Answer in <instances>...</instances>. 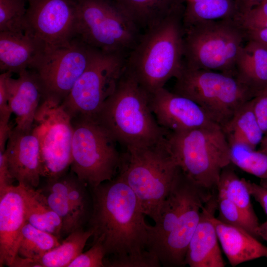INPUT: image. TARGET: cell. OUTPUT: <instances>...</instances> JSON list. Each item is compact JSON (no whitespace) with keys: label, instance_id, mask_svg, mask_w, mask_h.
<instances>
[{"label":"cell","instance_id":"cell-1","mask_svg":"<svg viewBox=\"0 0 267 267\" xmlns=\"http://www.w3.org/2000/svg\"><path fill=\"white\" fill-rule=\"evenodd\" d=\"M91 210L88 221L92 244L105 252V267H158L150 252L148 226L139 201L117 175L110 180L89 187Z\"/></svg>","mask_w":267,"mask_h":267},{"label":"cell","instance_id":"cell-2","mask_svg":"<svg viewBox=\"0 0 267 267\" xmlns=\"http://www.w3.org/2000/svg\"><path fill=\"white\" fill-rule=\"evenodd\" d=\"M185 8L178 10L141 34L129 52L126 69L149 94L164 87L181 71L184 57Z\"/></svg>","mask_w":267,"mask_h":267},{"label":"cell","instance_id":"cell-3","mask_svg":"<svg viewBox=\"0 0 267 267\" xmlns=\"http://www.w3.org/2000/svg\"><path fill=\"white\" fill-rule=\"evenodd\" d=\"M95 119L126 148L154 144L170 132L158 124L150 107L149 94L126 67Z\"/></svg>","mask_w":267,"mask_h":267},{"label":"cell","instance_id":"cell-4","mask_svg":"<svg viewBox=\"0 0 267 267\" xmlns=\"http://www.w3.org/2000/svg\"><path fill=\"white\" fill-rule=\"evenodd\" d=\"M179 171L166 136L151 145L127 147L118 175L134 192L145 215L155 222Z\"/></svg>","mask_w":267,"mask_h":267},{"label":"cell","instance_id":"cell-5","mask_svg":"<svg viewBox=\"0 0 267 267\" xmlns=\"http://www.w3.org/2000/svg\"><path fill=\"white\" fill-rule=\"evenodd\" d=\"M166 142L188 178L211 194L217 192L221 173L231 163L229 143L220 126L169 132Z\"/></svg>","mask_w":267,"mask_h":267},{"label":"cell","instance_id":"cell-6","mask_svg":"<svg viewBox=\"0 0 267 267\" xmlns=\"http://www.w3.org/2000/svg\"><path fill=\"white\" fill-rule=\"evenodd\" d=\"M184 32L185 65L234 75L246 36L235 19L200 22L184 27Z\"/></svg>","mask_w":267,"mask_h":267},{"label":"cell","instance_id":"cell-7","mask_svg":"<svg viewBox=\"0 0 267 267\" xmlns=\"http://www.w3.org/2000/svg\"><path fill=\"white\" fill-rule=\"evenodd\" d=\"M174 92L193 100L221 128L243 104L254 98L233 75L184 65L176 78Z\"/></svg>","mask_w":267,"mask_h":267},{"label":"cell","instance_id":"cell-8","mask_svg":"<svg viewBox=\"0 0 267 267\" xmlns=\"http://www.w3.org/2000/svg\"><path fill=\"white\" fill-rule=\"evenodd\" d=\"M71 170L89 187L110 180L118 174L122 162L118 142L95 119H72Z\"/></svg>","mask_w":267,"mask_h":267},{"label":"cell","instance_id":"cell-9","mask_svg":"<svg viewBox=\"0 0 267 267\" xmlns=\"http://www.w3.org/2000/svg\"><path fill=\"white\" fill-rule=\"evenodd\" d=\"M74 0L76 38L102 51L129 53L141 33L113 0Z\"/></svg>","mask_w":267,"mask_h":267},{"label":"cell","instance_id":"cell-10","mask_svg":"<svg viewBox=\"0 0 267 267\" xmlns=\"http://www.w3.org/2000/svg\"><path fill=\"white\" fill-rule=\"evenodd\" d=\"M128 53L97 50L62 104L72 117L95 119L114 91L126 67Z\"/></svg>","mask_w":267,"mask_h":267},{"label":"cell","instance_id":"cell-11","mask_svg":"<svg viewBox=\"0 0 267 267\" xmlns=\"http://www.w3.org/2000/svg\"><path fill=\"white\" fill-rule=\"evenodd\" d=\"M33 131L39 143L41 177L52 179L65 174L71 163L73 128L72 118L60 100L44 96Z\"/></svg>","mask_w":267,"mask_h":267},{"label":"cell","instance_id":"cell-12","mask_svg":"<svg viewBox=\"0 0 267 267\" xmlns=\"http://www.w3.org/2000/svg\"><path fill=\"white\" fill-rule=\"evenodd\" d=\"M97 50L76 38L63 45L46 47L31 69L39 77L44 95L62 102Z\"/></svg>","mask_w":267,"mask_h":267},{"label":"cell","instance_id":"cell-13","mask_svg":"<svg viewBox=\"0 0 267 267\" xmlns=\"http://www.w3.org/2000/svg\"><path fill=\"white\" fill-rule=\"evenodd\" d=\"M77 10L74 0H27V33L53 47L76 37Z\"/></svg>","mask_w":267,"mask_h":267},{"label":"cell","instance_id":"cell-14","mask_svg":"<svg viewBox=\"0 0 267 267\" xmlns=\"http://www.w3.org/2000/svg\"><path fill=\"white\" fill-rule=\"evenodd\" d=\"M149 104L158 124L170 132L219 125L193 100L164 87L149 94Z\"/></svg>","mask_w":267,"mask_h":267},{"label":"cell","instance_id":"cell-15","mask_svg":"<svg viewBox=\"0 0 267 267\" xmlns=\"http://www.w3.org/2000/svg\"><path fill=\"white\" fill-rule=\"evenodd\" d=\"M214 194L205 191L196 184L194 185L177 225L155 253L161 266H185L188 244L199 222L203 207Z\"/></svg>","mask_w":267,"mask_h":267},{"label":"cell","instance_id":"cell-16","mask_svg":"<svg viewBox=\"0 0 267 267\" xmlns=\"http://www.w3.org/2000/svg\"><path fill=\"white\" fill-rule=\"evenodd\" d=\"M27 222L23 187L12 185L0 191V267L12 266Z\"/></svg>","mask_w":267,"mask_h":267},{"label":"cell","instance_id":"cell-17","mask_svg":"<svg viewBox=\"0 0 267 267\" xmlns=\"http://www.w3.org/2000/svg\"><path fill=\"white\" fill-rule=\"evenodd\" d=\"M5 153L10 172L18 184L36 189L41 177L40 147L33 129L11 130Z\"/></svg>","mask_w":267,"mask_h":267},{"label":"cell","instance_id":"cell-18","mask_svg":"<svg viewBox=\"0 0 267 267\" xmlns=\"http://www.w3.org/2000/svg\"><path fill=\"white\" fill-rule=\"evenodd\" d=\"M217 192L205 203L200 219L187 248L185 265L190 267H223L213 218L217 210Z\"/></svg>","mask_w":267,"mask_h":267},{"label":"cell","instance_id":"cell-19","mask_svg":"<svg viewBox=\"0 0 267 267\" xmlns=\"http://www.w3.org/2000/svg\"><path fill=\"white\" fill-rule=\"evenodd\" d=\"M44 91L37 73L27 69L12 76L8 81V105L16 116L15 129L30 131L33 129L34 118Z\"/></svg>","mask_w":267,"mask_h":267},{"label":"cell","instance_id":"cell-20","mask_svg":"<svg viewBox=\"0 0 267 267\" xmlns=\"http://www.w3.org/2000/svg\"><path fill=\"white\" fill-rule=\"evenodd\" d=\"M45 45L31 34L0 32V70L18 75L31 69Z\"/></svg>","mask_w":267,"mask_h":267},{"label":"cell","instance_id":"cell-21","mask_svg":"<svg viewBox=\"0 0 267 267\" xmlns=\"http://www.w3.org/2000/svg\"><path fill=\"white\" fill-rule=\"evenodd\" d=\"M212 220L222 250L232 267L260 258L267 259V246L257 238L241 228L222 222L215 216Z\"/></svg>","mask_w":267,"mask_h":267},{"label":"cell","instance_id":"cell-22","mask_svg":"<svg viewBox=\"0 0 267 267\" xmlns=\"http://www.w3.org/2000/svg\"><path fill=\"white\" fill-rule=\"evenodd\" d=\"M235 76L254 97L267 87V49L249 40L243 46L235 66Z\"/></svg>","mask_w":267,"mask_h":267},{"label":"cell","instance_id":"cell-23","mask_svg":"<svg viewBox=\"0 0 267 267\" xmlns=\"http://www.w3.org/2000/svg\"><path fill=\"white\" fill-rule=\"evenodd\" d=\"M140 31H145L171 13L185 7L186 0H113Z\"/></svg>","mask_w":267,"mask_h":267},{"label":"cell","instance_id":"cell-24","mask_svg":"<svg viewBox=\"0 0 267 267\" xmlns=\"http://www.w3.org/2000/svg\"><path fill=\"white\" fill-rule=\"evenodd\" d=\"M89 229H77L68 235L60 244L41 257L31 259L17 255L12 267H68L83 250L89 238L92 236Z\"/></svg>","mask_w":267,"mask_h":267},{"label":"cell","instance_id":"cell-25","mask_svg":"<svg viewBox=\"0 0 267 267\" xmlns=\"http://www.w3.org/2000/svg\"><path fill=\"white\" fill-rule=\"evenodd\" d=\"M222 129L228 142H242L255 149L264 136L253 111L252 99L238 108Z\"/></svg>","mask_w":267,"mask_h":267},{"label":"cell","instance_id":"cell-26","mask_svg":"<svg viewBox=\"0 0 267 267\" xmlns=\"http://www.w3.org/2000/svg\"><path fill=\"white\" fill-rule=\"evenodd\" d=\"M23 187L27 222L59 238L62 235L63 226L60 218L48 205L39 189Z\"/></svg>","mask_w":267,"mask_h":267},{"label":"cell","instance_id":"cell-27","mask_svg":"<svg viewBox=\"0 0 267 267\" xmlns=\"http://www.w3.org/2000/svg\"><path fill=\"white\" fill-rule=\"evenodd\" d=\"M184 27L200 22L236 19L239 14L234 0H187Z\"/></svg>","mask_w":267,"mask_h":267},{"label":"cell","instance_id":"cell-28","mask_svg":"<svg viewBox=\"0 0 267 267\" xmlns=\"http://www.w3.org/2000/svg\"><path fill=\"white\" fill-rule=\"evenodd\" d=\"M217 191L225 195L238 208L259 233L260 224L251 203L246 180L240 178L228 166L221 173Z\"/></svg>","mask_w":267,"mask_h":267},{"label":"cell","instance_id":"cell-29","mask_svg":"<svg viewBox=\"0 0 267 267\" xmlns=\"http://www.w3.org/2000/svg\"><path fill=\"white\" fill-rule=\"evenodd\" d=\"M71 172L72 174H65L58 178L47 179L44 187L65 197L89 219L91 210V198L89 197L86 188L88 185Z\"/></svg>","mask_w":267,"mask_h":267},{"label":"cell","instance_id":"cell-30","mask_svg":"<svg viewBox=\"0 0 267 267\" xmlns=\"http://www.w3.org/2000/svg\"><path fill=\"white\" fill-rule=\"evenodd\" d=\"M59 239L27 222L22 230L17 255L31 259L39 258L58 246L61 243Z\"/></svg>","mask_w":267,"mask_h":267},{"label":"cell","instance_id":"cell-31","mask_svg":"<svg viewBox=\"0 0 267 267\" xmlns=\"http://www.w3.org/2000/svg\"><path fill=\"white\" fill-rule=\"evenodd\" d=\"M228 143L231 163L261 179L267 178V151L242 142Z\"/></svg>","mask_w":267,"mask_h":267},{"label":"cell","instance_id":"cell-32","mask_svg":"<svg viewBox=\"0 0 267 267\" xmlns=\"http://www.w3.org/2000/svg\"><path fill=\"white\" fill-rule=\"evenodd\" d=\"M39 190L50 208L59 216L62 222V234L68 235L82 228L89 218L81 213L64 196L43 187Z\"/></svg>","mask_w":267,"mask_h":267},{"label":"cell","instance_id":"cell-33","mask_svg":"<svg viewBox=\"0 0 267 267\" xmlns=\"http://www.w3.org/2000/svg\"><path fill=\"white\" fill-rule=\"evenodd\" d=\"M27 0H0V32L25 33Z\"/></svg>","mask_w":267,"mask_h":267},{"label":"cell","instance_id":"cell-34","mask_svg":"<svg viewBox=\"0 0 267 267\" xmlns=\"http://www.w3.org/2000/svg\"><path fill=\"white\" fill-rule=\"evenodd\" d=\"M217 218L223 222L241 228L258 239L259 231L251 223L238 208L223 193L217 191Z\"/></svg>","mask_w":267,"mask_h":267},{"label":"cell","instance_id":"cell-35","mask_svg":"<svg viewBox=\"0 0 267 267\" xmlns=\"http://www.w3.org/2000/svg\"><path fill=\"white\" fill-rule=\"evenodd\" d=\"M236 20L245 31L267 28V0L239 15Z\"/></svg>","mask_w":267,"mask_h":267},{"label":"cell","instance_id":"cell-36","mask_svg":"<svg viewBox=\"0 0 267 267\" xmlns=\"http://www.w3.org/2000/svg\"><path fill=\"white\" fill-rule=\"evenodd\" d=\"M105 252L102 246L95 243L86 252L81 253L68 267H103Z\"/></svg>","mask_w":267,"mask_h":267},{"label":"cell","instance_id":"cell-37","mask_svg":"<svg viewBox=\"0 0 267 267\" xmlns=\"http://www.w3.org/2000/svg\"><path fill=\"white\" fill-rule=\"evenodd\" d=\"M253 109L264 135L267 134V90L252 99Z\"/></svg>","mask_w":267,"mask_h":267},{"label":"cell","instance_id":"cell-38","mask_svg":"<svg viewBox=\"0 0 267 267\" xmlns=\"http://www.w3.org/2000/svg\"><path fill=\"white\" fill-rule=\"evenodd\" d=\"M12 73L2 72L0 75V120H9L12 112L8 105V81Z\"/></svg>","mask_w":267,"mask_h":267},{"label":"cell","instance_id":"cell-39","mask_svg":"<svg viewBox=\"0 0 267 267\" xmlns=\"http://www.w3.org/2000/svg\"><path fill=\"white\" fill-rule=\"evenodd\" d=\"M14 180L8 168L5 151H0V191L12 185Z\"/></svg>","mask_w":267,"mask_h":267},{"label":"cell","instance_id":"cell-40","mask_svg":"<svg viewBox=\"0 0 267 267\" xmlns=\"http://www.w3.org/2000/svg\"><path fill=\"white\" fill-rule=\"evenodd\" d=\"M246 183L251 196L260 204L267 215V188L248 180Z\"/></svg>","mask_w":267,"mask_h":267},{"label":"cell","instance_id":"cell-41","mask_svg":"<svg viewBox=\"0 0 267 267\" xmlns=\"http://www.w3.org/2000/svg\"><path fill=\"white\" fill-rule=\"evenodd\" d=\"M245 32L249 40L258 43L267 49V28L246 31Z\"/></svg>","mask_w":267,"mask_h":267},{"label":"cell","instance_id":"cell-42","mask_svg":"<svg viewBox=\"0 0 267 267\" xmlns=\"http://www.w3.org/2000/svg\"><path fill=\"white\" fill-rule=\"evenodd\" d=\"M238 10V15L249 10L264 0H234Z\"/></svg>","mask_w":267,"mask_h":267},{"label":"cell","instance_id":"cell-43","mask_svg":"<svg viewBox=\"0 0 267 267\" xmlns=\"http://www.w3.org/2000/svg\"><path fill=\"white\" fill-rule=\"evenodd\" d=\"M259 236L267 242V221L260 225Z\"/></svg>","mask_w":267,"mask_h":267},{"label":"cell","instance_id":"cell-44","mask_svg":"<svg viewBox=\"0 0 267 267\" xmlns=\"http://www.w3.org/2000/svg\"><path fill=\"white\" fill-rule=\"evenodd\" d=\"M260 146V149L267 151V134L264 135Z\"/></svg>","mask_w":267,"mask_h":267},{"label":"cell","instance_id":"cell-45","mask_svg":"<svg viewBox=\"0 0 267 267\" xmlns=\"http://www.w3.org/2000/svg\"><path fill=\"white\" fill-rule=\"evenodd\" d=\"M265 90H267V88H266Z\"/></svg>","mask_w":267,"mask_h":267}]
</instances>
